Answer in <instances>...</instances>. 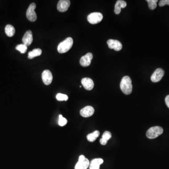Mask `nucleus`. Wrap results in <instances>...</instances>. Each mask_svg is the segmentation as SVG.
<instances>
[{"label": "nucleus", "mask_w": 169, "mask_h": 169, "mask_svg": "<svg viewBox=\"0 0 169 169\" xmlns=\"http://www.w3.org/2000/svg\"><path fill=\"white\" fill-rule=\"evenodd\" d=\"M100 132L98 131H95L91 134H88L87 136V140L90 142H94L100 135Z\"/></svg>", "instance_id": "nucleus-20"}, {"label": "nucleus", "mask_w": 169, "mask_h": 169, "mask_svg": "<svg viewBox=\"0 0 169 169\" xmlns=\"http://www.w3.org/2000/svg\"><path fill=\"white\" fill-rule=\"evenodd\" d=\"M70 4L69 0H60L58 2L57 9L60 12H65L68 10Z\"/></svg>", "instance_id": "nucleus-11"}, {"label": "nucleus", "mask_w": 169, "mask_h": 169, "mask_svg": "<svg viewBox=\"0 0 169 169\" xmlns=\"http://www.w3.org/2000/svg\"><path fill=\"white\" fill-rule=\"evenodd\" d=\"M95 113V109L92 106H87L81 109L80 114L81 116L84 118H88L91 117Z\"/></svg>", "instance_id": "nucleus-12"}, {"label": "nucleus", "mask_w": 169, "mask_h": 169, "mask_svg": "<svg viewBox=\"0 0 169 169\" xmlns=\"http://www.w3.org/2000/svg\"><path fill=\"white\" fill-rule=\"evenodd\" d=\"M147 2H148V7L150 10H154L157 7V0H147Z\"/></svg>", "instance_id": "nucleus-21"}, {"label": "nucleus", "mask_w": 169, "mask_h": 169, "mask_svg": "<svg viewBox=\"0 0 169 169\" xmlns=\"http://www.w3.org/2000/svg\"><path fill=\"white\" fill-rule=\"evenodd\" d=\"M42 50L40 49H35L32 51L29 52L28 53V58L32 59L34 58L37 57V56H40L42 54Z\"/></svg>", "instance_id": "nucleus-18"}, {"label": "nucleus", "mask_w": 169, "mask_h": 169, "mask_svg": "<svg viewBox=\"0 0 169 169\" xmlns=\"http://www.w3.org/2000/svg\"><path fill=\"white\" fill-rule=\"evenodd\" d=\"M56 98L59 101H66L68 99V96L66 95H64V94L58 93L56 95Z\"/></svg>", "instance_id": "nucleus-23"}, {"label": "nucleus", "mask_w": 169, "mask_h": 169, "mask_svg": "<svg viewBox=\"0 0 169 169\" xmlns=\"http://www.w3.org/2000/svg\"><path fill=\"white\" fill-rule=\"evenodd\" d=\"M33 41V37L32 31L30 30L26 31L22 39L23 44L27 46H29L32 44Z\"/></svg>", "instance_id": "nucleus-13"}, {"label": "nucleus", "mask_w": 169, "mask_h": 169, "mask_svg": "<svg viewBox=\"0 0 169 169\" xmlns=\"http://www.w3.org/2000/svg\"><path fill=\"white\" fill-rule=\"evenodd\" d=\"M127 2L124 1H122V0L118 1L115 5L114 12L115 14H117V15L120 14L121 11V9L126 8L127 7Z\"/></svg>", "instance_id": "nucleus-15"}, {"label": "nucleus", "mask_w": 169, "mask_h": 169, "mask_svg": "<svg viewBox=\"0 0 169 169\" xmlns=\"http://www.w3.org/2000/svg\"><path fill=\"white\" fill-rule=\"evenodd\" d=\"M166 5H169V0H161L159 2V5L160 7H163Z\"/></svg>", "instance_id": "nucleus-25"}, {"label": "nucleus", "mask_w": 169, "mask_h": 169, "mask_svg": "<svg viewBox=\"0 0 169 169\" xmlns=\"http://www.w3.org/2000/svg\"><path fill=\"white\" fill-rule=\"evenodd\" d=\"M67 123V120L65 118H63L62 115H60L59 116L58 124L61 127H63L66 125Z\"/></svg>", "instance_id": "nucleus-24"}, {"label": "nucleus", "mask_w": 169, "mask_h": 169, "mask_svg": "<svg viewBox=\"0 0 169 169\" xmlns=\"http://www.w3.org/2000/svg\"><path fill=\"white\" fill-rule=\"evenodd\" d=\"M5 32L8 37H12L15 34V28L11 25H7L5 28Z\"/></svg>", "instance_id": "nucleus-19"}, {"label": "nucleus", "mask_w": 169, "mask_h": 169, "mask_svg": "<svg viewBox=\"0 0 169 169\" xmlns=\"http://www.w3.org/2000/svg\"><path fill=\"white\" fill-rule=\"evenodd\" d=\"M164 71L162 69H157L152 75L151 77V80L155 83L159 82L161 80L164 76Z\"/></svg>", "instance_id": "nucleus-7"}, {"label": "nucleus", "mask_w": 169, "mask_h": 169, "mask_svg": "<svg viewBox=\"0 0 169 169\" xmlns=\"http://www.w3.org/2000/svg\"><path fill=\"white\" fill-rule=\"evenodd\" d=\"M103 19V15L100 12H93L87 16V20L90 24L95 25L101 22Z\"/></svg>", "instance_id": "nucleus-4"}, {"label": "nucleus", "mask_w": 169, "mask_h": 169, "mask_svg": "<svg viewBox=\"0 0 169 169\" xmlns=\"http://www.w3.org/2000/svg\"><path fill=\"white\" fill-rule=\"evenodd\" d=\"M121 89L125 95H130L133 90L132 82L129 76L124 77L122 79L120 85Z\"/></svg>", "instance_id": "nucleus-1"}, {"label": "nucleus", "mask_w": 169, "mask_h": 169, "mask_svg": "<svg viewBox=\"0 0 169 169\" xmlns=\"http://www.w3.org/2000/svg\"><path fill=\"white\" fill-rule=\"evenodd\" d=\"M73 41L72 38L68 37L58 46V50L60 53H64L68 51L73 45Z\"/></svg>", "instance_id": "nucleus-2"}, {"label": "nucleus", "mask_w": 169, "mask_h": 169, "mask_svg": "<svg viewBox=\"0 0 169 169\" xmlns=\"http://www.w3.org/2000/svg\"><path fill=\"white\" fill-rule=\"evenodd\" d=\"M111 136L112 135L111 132L105 131L102 136V138L100 139V143L102 145H105L107 143L108 140L111 138Z\"/></svg>", "instance_id": "nucleus-17"}, {"label": "nucleus", "mask_w": 169, "mask_h": 169, "mask_svg": "<svg viewBox=\"0 0 169 169\" xmlns=\"http://www.w3.org/2000/svg\"><path fill=\"white\" fill-rule=\"evenodd\" d=\"M42 79L44 84L46 85H50L53 80V76L51 72L48 70H44L42 73Z\"/></svg>", "instance_id": "nucleus-8"}, {"label": "nucleus", "mask_w": 169, "mask_h": 169, "mask_svg": "<svg viewBox=\"0 0 169 169\" xmlns=\"http://www.w3.org/2000/svg\"><path fill=\"white\" fill-rule=\"evenodd\" d=\"M103 163L102 158H96L93 159L89 165V169H100V165Z\"/></svg>", "instance_id": "nucleus-16"}, {"label": "nucleus", "mask_w": 169, "mask_h": 169, "mask_svg": "<svg viewBox=\"0 0 169 169\" xmlns=\"http://www.w3.org/2000/svg\"><path fill=\"white\" fill-rule=\"evenodd\" d=\"M165 101L166 105L169 108V95H167L166 96V98H165Z\"/></svg>", "instance_id": "nucleus-26"}, {"label": "nucleus", "mask_w": 169, "mask_h": 169, "mask_svg": "<svg viewBox=\"0 0 169 169\" xmlns=\"http://www.w3.org/2000/svg\"><path fill=\"white\" fill-rule=\"evenodd\" d=\"M90 165L88 159L85 156L81 155L79 157L78 162L75 166V169H87Z\"/></svg>", "instance_id": "nucleus-5"}, {"label": "nucleus", "mask_w": 169, "mask_h": 169, "mask_svg": "<svg viewBox=\"0 0 169 169\" xmlns=\"http://www.w3.org/2000/svg\"><path fill=\"white\" fill-rule=\"evenodd\" d=\"M163 131V129L161 127L158 126L152 127L147 131L146 136L148 139H154L161 135Z\"/></svg>", "instance_id": "nucleus-3"}, {"label": "nucleus", "mask_w": 169, "mask_h": 169, "mask_svg": "<svg viewBox=\"0 0 169 169\" xmlns=\"http://www.w3.org/2000/svg\"><path fill=\"white\" fill-rule=\"evenodd\" d=\"M82 86L85 89L87 90H91L94 87V81L89 78H84L81 80Z\"/></svg>", "instance_id": "nucleus-14"}, {"label": "nucleus", "mask_w": 169, "mask_h": 169, "mask_svg": "<svg viewBox=\"0 0 169 169\" xmlns=\"http://www.w3.org/2000/svg\"><path fill=\"white\" fill-rule=\"evenodd\" d=\"M107 44L110 49H113L117 51H120L123 46L121 43L118 40H112V39H110L107 41Z\"/></svg>", "instance_id": "nucleus-9"}, {"label": "nucleus", "mask_w": 169, "mask_h": 169, "mask_svg": "<svg viewBox=\"0 0 169 169\" xmlns=\"http://www.w3.org/2000/svg\"><path fill=\"white\" fill-rule=\"evenodd\" d=\"M16 49L19 51H20L21 53L25 54L27 50V46L24 45V44H22L17 45L16 46Z\"/></svg>", "instance_id": "nucleus-22"}, {"label": "nucleus", "mask_w": 169, "mask_h": 169, "mask_svg": "<svg viewBox=\"0 0 169 169\" xmlns=\"http://www.w3.org/2000/svg\"><path fill=\"white\" fill-rule=\"evenodd\" d=\"M93 58V54L91 53H88L80 58V65L83 67L88 66L91 64V61Z\"/></svg>", "instance_id": "nucleus-10"}, {"label": "nucleus", "mask_w": 169, "mask_h": 169, "mask_svg": "<svg viewBox=\"0 0 169 169\" xmlns=\"http://www.w3.org/2000/svg\"><path fill=\"white\" fill-rule=\"evenodd\" d=\"M36 7L35 3H32L28 8L26 11V17L31 22H34L37 19V15L35 12Z\"/></svg>", "instance_id": "nucleus-6"}]
</instances>
